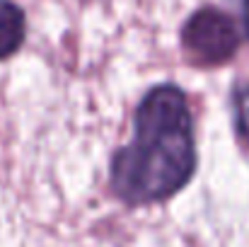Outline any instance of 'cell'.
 I'll return each instance as SVG.
<instances>
[{
	"instance_id": "7a4b0ae2",
	"label": "cell",
	"mask_w": 249,
	"mask_h": 247,
	"mask_svg": "<svg viewBox=\"0 0 249 247\" xmlns=\"http://www.w3.org/2000/svg\"><path fill=\"white\" fill-rule=\"evenodd\" d=\"M181 49L194 66H223L240 49L237 24L220 7H201L181 27Z\"/></svg>"
},
{
	"instance_id": "5b68a950",
	"label": "cell",
	"mask_w": 249,
	"mask_h": 247,
	"mask_svg": "<svg viewBox=\"0 0 249 247\" xmlns=\"http://www.w3.org/2000/svg\"><path fill=\"white\" fill-rule=\"evenodd\" d=\"M242 24H245V32H247V37H249V0L242 2Z\"/></svg>"
},
{
	"instance_id": "277c9868",
	"label": "cell",
	"mask_w": 249,
	"mask_h": 247,
	"mask_svg": "<svg viewBox=\"0 0 249 247\" xmlns=\"http://www.w3.org/2000/svg\"><path fill=\"white\" fill-rule=\"evenodd\" d=\"M232 112H235V129H237L240 138L249 146V82L235 85Z\"/></svg>"
},
{
	"instance_id": "3957f363",
	"label": "cell",
	"mask_w": 249,
	"mask_h": 247,
	"mask_svg": "<svg viewBox=\"0 0 249 247\" xmlns=\"http://www.w3.org/2000/svg\"><path fill=\"white\" fill-rule=\"evenodd\" d=\"M27 17L24 10L12 0H0V61L17 54L24 44Z\"/></svg>"
},
{
	"instance_id": "6da1fadb",
	"label": "cell",
	"mask_w": 249,
	"mask_h": 247,
	"mask_svg": "<svg viewBox=\"0 0 249 247\" xmlns=\"http://www.w3.org/2000/svg\"><path fill=\"white\" fill-rule=\"evenodd\" d=\"M196 172L194 119L181 87H150L133 116V141L111 158V189L128 206H150L181 191Z\"/></svg>"
}]
</instances>
